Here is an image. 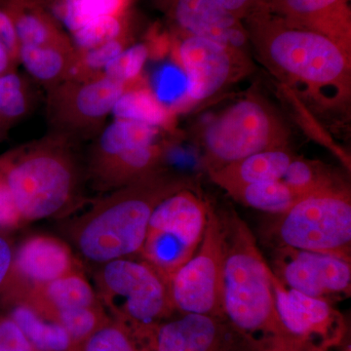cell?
<instances>
[{"label": "cell", "instance_id": "cell-15", "mask_svg": "<svg viewBox=\"0 0 351 351\" xmlns=\"http://www.w3.org/2000/svg\"><path fill=\"white\" fill-rule=\"evenodd\" d=\"M165 16L175 34L210 39L243 50L249 43L241 20L214 0H151Z\"/></svg>", "mask_w": 351, "mask_h": 351}, {"label": "cell", "instance_id": "cell-11", "mask_svg": "<svg viewBox=\"0 0 351 351\" xmlns=\"http://www.w3.org/2000/svg\"><path fill=\"white\" fill-rule=\"evenodd\" d=\"M174 43L176 61L186 75L184 93L171 110H184L213 98L246 73L243 50L210 39L178 34Z\"/></svg>", "mask_w": 351, "mask_h": 351}, {"label": "cell", "instance_id": "cell-42", "mask_svg": "<svg viewBox=\"0 0 351 351\" xmlns=\"http://www.w3.org/2000/svg\"><path fill=\"white\" fill-rule=\"evenodd\" d=\"M131 351H143L142 350H140V348H135V350H131Z\"/></svg>", "mask_w": 351, "mask_h": 351}, {"label": "cell", "instance_id": "cell-3", "mask_svg": "<svg viewBox=\"0 0 351 351\" xmlns=\"http://www.w3.org/2000/svg\"><path fill=\"white\" fill-rule=\"evenodd\" d=\"M80 145L48 131L0 156V169L24 223L64 216L82 202L87 176Z\"/></svg>", "mask_w": 351, "mask_h": 351}, {"label": "cell", "instance_id": "cell-9", "mask_svg": "<svg viewBox=\"0 0 351 351\" xmlns=\"http://www.w3.org/2000/svg\"><path fill=\"white\" fill-rule=\"evenodd\" d=\"M132 86L103 75L88 82L66 80L51 88L46 91L49 132L78 143L93 140L107 125L120 97Z\"/></svg>", "mask_w": 351, "mask_h": 351}, {"label": "cell", "instance_id": "cell-8", "mask_svg": "<svg viewBox=\"0 0 351 351\" xmlns=\"http://www.w3.org/2000/svg\"><path fill=\"white\" fill-rule=\"evenodd\" d=\"M207 218L208 202L195 189L168 195L152 212L140 257L169 280L197 250Z\"/></svg>", "mask_w": 351, "mask_h": 351}, {"label": "cell", "instance_id": "cell-18", "mask_svg": "<svg viewBox=\"0 0 351 351\" xmlns=\"http://www.w3.org/2000/svg\"><path fill=\"white\" fill-rule=\"evenodd\" d=\"M1 295L25 300L46 318L59 311L101 306L93 283L88 280L82 269L60 277L45 285Z\"/></svg>", "mask_w": 351, "mask_h": 351}, {"label": "cell", "instance_id": "cell-39", "mask_svg": "<svg viewBox=\"0 0 351 351\" xmlns=\"http://www.w3.org/2000/svg\"><path fill=\"white\" fill-rule=\"evenodd\" d=\"M36 1H38V3H40L41 5L45 7V8H47L48 10L50 11L52 6L54 5L57 1H59V0H36Z\"/></svg>", "mask_w": 351, "mask_h": 351}, {"label": "cell", "instance_id": "cell-27", "mask_svg": "<svg viewBox=\"0 0 351 351\" xmlns=\"http://www.w3.org/2000/svg\"><path fill=\"white\" fill-rule=\"evenodd\" d=\"M230 195L245 206L272 216L287 211L300 198L283 180L248 184Z\"/></svg>", "mask_w": 351, "mask_h": 351}, {"label": "cell", "instance_id": "cell-2", "mask_svg": "<svg viewBox=\"0 0 351 351\" xmlns=\"http://www.w3.org/2000/svg\"><path fill=\"white\" fill-rule=\"evenodd\" d=\"M243 23L261 61L284 82L302 85L313 98L329 104L350 96L351 52L336 41L272 12Z\"/></svg>", "mask_w": 351, "mask_h": 351}, {"label": "cell", "instance_id": "cell-40", "mask_svg": "<svg viewBox=\"0 0 351 351\" xmlns=\"http://www.w3.org/2000/svg\"><path fill=\"white\" fill-rule=\"evenodd\" d=\"M8 129L4 128V127L0 126V143L3 142L7 138L9 133Z\"/></svg>", "mask_w": 351, "mask_h": 351}, {"label": "cell", "instance_id": "cell-12", "mask_svg": "<svg viewBox=\"0 0 351 351\" xmlns=\"http://www.w3.org/2000/svg\"><path fill=\"white\" fill-rule=\"evenodd\" d=\"M271 282L285 348L330 351L343 343L346 319L332 302L287 287L272 270Z\"/></svg>", "mask_w": 351, "mask_h": 351}, {"label": "cell", "instance_id": "cell-30", "mask_svg": "<svg viewBox=\"0 0 351 351\" xmlns=\"http://www.w3.org/2000/svg\"><path fill=\"white\" fill-rule=\"evenodd\" d=\"M131 13L123 16L101 18L87 23L76 31L69 34L73 45L76 49H89L132 34Z\"/></svg>", "mask_w": 351, "mask_h": 351}, {"label": "cell", "instance_id": "cell-24", "mask_svg": "<svg viewBox=\"0 0 351 351\" xmlns=\"http://www.w3.org/2000/svg\"><path fill=\"white\" fill-rule=\"evenodd\" d=\"M114 119L131 120L159 129H169L175 113L154 93L145 80L127 89L117 101Z\"/></svg>", "mask_w": 351, "mask_h": 351}, {"label": "cell", "instance_id": "cell-19", "mask_svg": "<svg viewBox=\"0 0 351 351\" xmlns=\"http://www.w3.org/2000/svg\"><path fill=\"white\" fill-rule=\"evenodd\" d=\"M159 132V129L140 122L113 120L91 141L88 147L84 156L87 180L124 152L157 142Z\"/></svg>", "mask_w": 351, "mask_h": 351}, {"label": "cell", "instance_id": "cell-10", "mask_svg": "<svg viewBox=\"0 0 351 351\" xmlns=\"http://www.w3.org/2000/svg\"><path fill=\"white\" fill-rule=\"evenodd\" d=\"M223 262V221L219 212L208 203L207 225L199 247L168 280L178 313L223 317L221 304Z\"/></svg>", "mask_w": 351, "mask_h": 351}, {"label": "cell", "instance_id": "cell-25", "mask_svg": "<svg viewBox=\"0 0 351 351\" xmlns=\"http://www.w3.org/2000/svg\"><path fill=\"white\" fill-rule=\"evenodd\" d=\"M36 83L19 71L0 75V126H13L34 112L38 105Z\"/></svg>", "mask_w": 351, "mask_h": 351}, {"label": "cell", "instance_id": "cell-20", "mask_svg": "<svg viewBox=\"0 0 351 351\" xmlns=\"http://www.w3.org/2000/svg\"><path fill=\"white\" fill-rule=\"evenodd\" d=\"M295 156L287 147L257 152L209 172L210 178L228 195L242 186L282 180Z\"/></svg>", "mask_w": 351, "mask_h": 351}, {"label": "cell", "instance_id": "cell-36", "mask_svg": "<svg viewBox=\"0 0 351 351\" xmlns=\"http://www.w3.org/2000/svg\"><path fill=\"white\" fill-rule=\"evenodd\" d=\"M24 223L16 206L12 193L5 177L0 169V230H7L19 228Z\"/></svg>", "mask_w": 351, "mask_h": 351}, {"label": "cell", "instance_id": "cell-5", "mask_svg": "<svg viewBox=\"0 0 351 351\" xmlns=\"http://www.w3.org/2000/svg\"><path fill=\"white\" fill-rule=\"evenodd\" d=\"M93 285L105 311L112 313L143 351H147L156 327L177 313L167 279L140 256L96 267Z\"/></svg>", "mask_w": 351, "mask_h": 351}, {"label": "cell", "instance_id": "cell-23", "mask_svg": "<svg viewBox=\"0 0 351 351\" xmlns=\"http://www.w3.org/2000/svg\"><path fill=\"white\" fill-rule=\"evenodd\" d=\"M73 40L45 46H21L20 64L27 75L45 91L69 80L75 63Z\"/></svg>", "mask_w": 351, "mask_h": 351}, {"label": "cell", "instance_id": "cell-4", "mask_svg": "<svg viewBox=\"0 0 351 351\" xmlns=\"http://www.w3.org/2000/svg\"><path fill=\"white\" fill-rule=\"evenodd\" d=\"M219 214L223 228V318L257 351L285 348L271 269L243 219L234 212Z\"/></svg>", "mask_w": 351, "mask_h": 351}, {"label": "cell", "instance_id": "cell-22", "mask_svg": "<svg viewBox=\"0 0 351 351\" xmlns=\"http://www.w3.org/2000/svg\"><path fill=\"white\" fill-rule=\"evenodd\" d=\"M21 46H45L71 38L60 21L36 0H5Z\"/></svg>", "mask_w": 351, "mask_h": 351}, {"label": "cell", "instance_id": "cell-14", "mask_svg": "<svg viewBox=\"0 0 351 351\" xmlns=\"http://www.w3.org/2000/svg\"><path fill=\"white\" fill-rule=\"evenodd\" d=\"M178 314L156 327L147 351H257L223 317Z\"/></svg>", "mask_w": 351, "mask_h": 351}, {"label": "cell", "instance_id": "cell-16", "mask_svg": "<svg viewBox=\"0 0 351 351\" xmlns=\"http://www.w3.org/2000/svg\"><path fill=\"white\" fill-rule=\"evenodd\" d=\"M82 269L66 241L49 234L31 235L16 248L12 276L3 292H22Z\"/></svg>", "mask_w": 351, "mask_h": 351}, {"label": "cell", "instance_id": "cell-17", "mask_svg": "<svg viewBox=\"0 0 351 351\" xmlns=\"http://www.w3.org/2000/svg\"><path fill=\"white\" fill-rule=\"evenodd\" d=\"M272 13L324 34L351 52L350 0H276Z\"/></svg>", "mask_w": 351, "mask_h": 351}, {"label": "cell", "instance_id": "cell-41", "mask_svg": "<svg viewBox=\"0 0 351 351\" xmlns=\"http://www.w3.org/2000/svg\"><path fill=\"white\" fill-rule=\"evenodd\" d=\"M263 351H299V350H292V348H282V346H278V348H269V350H263Z\"/></svg>", "mask_w": 351, "mask_h": 351}, {"label": "cell", "instance_id": "cell-33", "mask_svg": "<svg viewBox=\"0 0 351 351\" xmlns=\"http://www.w3.org/2000/svg\"><path fill=\"white\" fill-rule=\"evenodd\" d=\"M19 66V39L5 0H0V75L17 71Z\"/></svg>", "mask_w": 351, "mask_h": 351}, {"label": "cell", "instance_id": "cell-26", "mask_svg": "<svg viewBox=\"0 0 351 351\" xmlns=\"http://www.w3.org/2000/svg\"><path fill=\"white\" fill-rule=\"evenodd\" d=\"M133 2L134 0H59L50 12L71 34L92 21L130 13Z\"/></svg>", "mask_w": 351, "mask_h": 351}, {"label": "cell", "instance_id": "cell-13", "mask_svg": "<svg viewBox=\"0 0 351 351\" xmlns=\"http://www.w3.org/2000/svg\"><path fill=\"white\" fill-rule=\"evenodd\" d=\"M274 276L287 287L335 304L350 297L351 261L292 248H274Z\"/></svg>", "mask_w": 351, "mask_h": 351}, {"label": "cell", "instance_id": "cell-34", "mask_svg": "<svg viewBox=\"0 0 351 351\" xmlns=\"http://www.w3.org/2000/svg\"><path fill=\"white\" fill-rule=\"evenodd\" d=\"M135 348H140L130 334L117 323H106L82 345V351H131Z\"/></svg>", "mask_w": 351, "mask_h": 351}, {"label": "cell", "instance_id": "cell-37", "mask_svg": "<svg viewBox=\"0 0 351 351\" xmlns=\"http://www.w3.org/2000/svg\"><path fill=\"white\" fill-rule=\"evenodd\" d=\"M0 351H34L24 332L8 315H0Z\"/></svg>", "mask_w": 351, "mask_h": 351}, {"label": "cell", "instance_id": "cell-28", "mask_svg": "<svg viewBox=\"0 0 351 351\" xmlns=\"http://www.w3.org/2000/svg\"><path fill=\"white\" fill-rule=\"evenodd\" d=\"M132 44V34L89 49H76V56L68 80L88 82L105 75V69Z\"/></svg>", "mask_w": 351, "mask_h": 351}, {"label": "cell", "instance_id": "cell-32", "mask_svg": "<svg viewBox=\"0 0 351 351\" xmlns=\"http://www.w3.org/2000/svg\"><path fill=\"white\" fill-rule=\"evenodd\" d=\"M151 57V48L147 40L132 43L119 57L108 64L105 75L126 85L142 82L143 71Z\"/></svg>", "mask_w": 351, "mask_h": 351}, {"label": "cell", "instance_id": "cell-29", "mask_svg": "<svg viewBox=\"0 0 351 351\" xmlns=\"http://www.w3.org/2000/svg\"><path fill=\"white\" fill-rule=\"evenodd\" d=\"M282 180L300 198L343 184L324 164L298 156L289 165Z\"/></svg>", "mask_w": 351, "mask_h": 351}, {"label": "cell", "instance_id": "cell-21", "mask_svg": "<svg viewBox=\"0 0 351 351\" xmlns=\"http://www.w3.org/2000/svg\"><path fill=\"white\" fill-rule=\"evenodd\" d=\"M0 304L24 332L34 351H71L75 348L68 332L59 323L44 317L25 300L1 295Z\"/></svg>", "mask_w": 351, "mask_h": 351}, {"label": "cell", "instance_id": "cell-31", "mask_svg": "<svg viewBox=\"0 0 351 351\" xmlns=\"http://www.w3.org/2000/svg\"><path fill=\"white\" fill-rule=\"evenodd\" d=\"M48 319L59 323L68 332L75 346L83 345L99 328L106 324L103 306L82 307L52 314Z\"/></svg>", "mask_w": 351, "mask_h": 351}, {"label": "cell", "instance_id": "cell-35", "mask_svg": "<svg viewBox=\"0 0 351 351\" xmlns=\"http://www.w3.org/2000/svg\"><path fill=\"white\" fill-rule=\"evenodd\" d=\"M228 13L244 22L258 14L272 12L276 0H214Z\"/></svg>", "mask_w": 351, "mask_h": 351}, {"label": "cell", "instance_id": "cell-38", "mask_svg": "<svg viewBox=\"0 0 351 351\" xmlns=\"http://www.w3.org/2000/svg\"><path fill=\"white\" fill-rule=\"evenodd\" d=\"M15 246L5 230H0V295L12 276Z\"/></svg>", "mask_w": 351, "mask_h": 351}, {"label": "cell", "instance_id": "cell-6", "mask_svg": "<svg viewBox=\"0 0 351 351\" xmlns=\"http://www.w3.org/2000/svg\"><path fill=\"white\" fill-rule=\"evenodd\" d=\"M267 228L274 248L328 254L351 261V199L346 186L321 189L299 198Z\"/></svg>", "mask_w": 351, "mask_h": 351}, {"label": "cell", "instance_id": "cell-7", "mask_svg": "<svg viewBox=\"0 0 351 351\" xmlns=\"http://www.w3.org/2000/svg\"><path fill=\"white\" fill-rule=\"evenodd\" d=\"M287 127L276 110L249 95L208 121L201 133L203 162L213 172L245 157L286 147Z\"/></svg>", "mask_w": 351, "mask_h": 351}, {"label": "cell", "instance_id": "cell-1", "mask_svg": "<svg viewBox=\"0 0 351 351\" xmlns=\"http://www.w3.org/2000/svg\"><path fill=\"white\" fill-rule=\"evenodd\" d=\"M182 189H195L193 180L162 167L104 193L68 226L76 257L96 269L119 258L140 256L154 208Z\"/></svg>", "mask_w": 351, "mask_h": 351}]
</instances>
